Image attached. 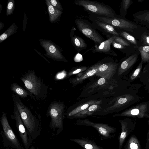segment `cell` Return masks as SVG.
Masks as SVG:
<instances>
[{"label": "cell", "mask_w": 149, "mask_h": 149, "mask_svg": "<svg viewBox=\"0 0 149 149\" xmlns=\"http://www.w3.org/2000/svg\"><path fill=\"white\" fill-rule=\"evenodd\" d=\"M100 20L113 26L117 30L124 31L129 33L138 40L143 32L147 29L120 15L115 17L101 16Z\"/></svg>", "instance_id": "1"}, {"label": "cell", "mask_w": 149, "mask_h": 149, "mask_svg": "<svg viewBox=\"0 0 149 149\" xmlns=\"http://www.w3.org/2000/svg\"><path fill=\"white\" fill-rule=\"evenodd\" d=\"M26 89L32 94L37 100H44L47 97L48 86L38 76L34 70H30L21 77Z\"/></svg>", "instance_id": "2"}, {"label": "cell", "mask_w": 149, "mask_h": 149, "mask_svg": "<svg viewBox=\"0 0 149 149\" xmlns=\"http://www.w3.org/2000/svg\"><path fill=\"white\" fill-rule=\"evenodd\" d=\"M74 3L83 7L92 14L110 17L118 16L113 10L107 5L96 1L88 0H77Z\"/></svg>", "instance_id": "3"}, {"label": "cell", "mask_w": 149, "mask_h": 149, "mask_svg": "<svg viewBox=\"0 0 149 149\" xmlns=\"http://www.w3.org/2000/svg\"><path fill=\"white\" fill-rule=\"evenodd\" d=\"M12 97L24 124L29 131L32 133L37 122L36 118L30 109L22 102L19 97L13 94L12 95Z\"/></svg>", "instance_id": "4"}, {"label": "cell", "mask_w": 149, "mask_h": 149, "mask_svg": "<svg viewBox=\"0 0 149 149\" xmlns=\"http://www.w3.org/2000/svg\"><path fill=\"white\" fill-rule=\"evenodd\" d=\"M65 105L63 102L54 101L50 104L47 111V115L51 118V123L53 127H63Z\"/></svg>", "instance_id": "5"}, {"label": "cell", "mask_w": 149, "mask_h": 149, "mask_svg": "<svg viewBox=\"0 0 149 149\" xmlns=\"http://www.w3.org/2000/svg\"><path fill=\"white\" fill-rule=\"evenodd\" d=\"M75 22L80 31L96 44L100 45L104 40L103 37L95 30L91 23L79 18L76 19Z\"/></svg>", "instance_id": "6"}, {"label": "cell", "mask_w": 149, "mask_h": 149, "mask_svg": "<svg viewBox=\"0 0 149 149\" xmlns=\"http://www.w3.org/2000/svg\"><path fill=\"white\" fill-rule=\"evenodd\" d=\"M41 46L46 51L45 55L55 61L67 62L61 53V49L56 45L48 40L39 39Z\"/></svg>", "instance_id": "7"}, {"label": "cell", "mask_w": 149, "mask_h": 149, "mask_svg": "<svg viewBox=\"0 0 149 149\" xmlns=\"http://www.w3.org/2000/svg\"><path fill=\"white\" fill-rule=\"evenodd\" d=\"M114 116L137 117H149V103L143 102L132 107Z\"/></svg>", "instance_id": "8"}, {"label": "cell", "mask_w": 149, "mask_h": 149, "mask_svg": "<svg viewBox=\"0 0 149 149\" xmlns=\"http://www.w3.org/2000/svg\"><path fill=\"white\" fill-rule=\"evenodd\" d=\"M76 124L79 125L87 126L95 128L99 133L106 138H110L111 134L116 131V129L106 124L93 123L88 119L79 120L76 121Z\"/></svg>", "instance_id": "9"}, {"label": "cell", "mask_w": 149, "mask_h": 149, "mask_svg": "<svg viewBox=\"0 0 149 149\" xmlns=\"http://www.w3.org/2000/svg\"><path fill=\"white\" fill-rule=\"evenodd\" d=\"M89 18L93 27L100 31L108 39L113 36H119L118 32L113 26L97 19L91 14Z\"/></svg>", "instance_id": "10"}, {"label": "cell", "mask_w": 149, "mask_h": 149, "mask_svg": "<svg viewBox=\"0 0 149 149\" xmlns=\"http://www.w3.org/2000/svg\"><path fill=\"white\" fill-rule=\"evenodd\" d=\"M118 66V64L113 63H101L95 74L102 78L110 79L115 73Z\"/></svg>", "instance_id": "11"}, {"label": "cell", "mask_w": 149, "mask_h": 149, "mask_svg": "<svg viewBox=\"0 0 149 149\" xmlns=\"http://www.w3.org/2000/svg\"><path fill=\"white\" fill-rule=\"evenodd\" d=\"M140 54L138 49L133 53L126 55L118 68V75H120L132 68L137 61Z\"/></svg>", "instance_id": "12"}, {"label": "cell", "mask_w": 149, "mask_h": 149, "mask_svg": "<svg viewBox=\"0 0 149 149\" xmlns=\"http://www.w3.org/2000/svg\"><path fill=\"white\" fill-rule=\"evenodd\" d=\"M11 116L15 120L17 126L24 143L25 146H27L28 144V139L26 131L18 109L14 104L13 113L11 115Z\"/></svg>", "instance_id": "13"}, {"label": "cell", "mask_w": 149, "mask_h": 149, "mask_svg": "<svg viewBox=\"0 0 149 149\" xmlns=\"http://www.w3.org/2000/svg\"><path fill=\"white\" fill-rule=\"evenodd\" d=\"M0 120L3 129L7 138L13 144L19 147L18 141L9 125L5 113L3 112Z\"/></svg>", "instance_id": "14"}, {"label": "cell", "mask_w": 149, "mask_h": 149, "mask_svg": "<svg viewBox=\"0 0 149 149\" xmlns=\"http://www.w3.org/2000/svg\"><path fill=\"white\" fill-rule=\"evenodd\" d=\"M114 36H113L104 40L98 46L90 49L93 52H100L106 54L117 56V54L111 49V45L114 40Z\"/></svg>", "instance_id": "15"}, {"label": "cell", "mask_w": 149, "mask_h": 149, "mask_svg": "<svg viewBox=\"0 0 149 149\" xmlns=\"http://www.w3.org/2000/svg\"><path fill=\"white\" fill-rule=\"evenodd\" d=\"M101 63H97L91 66L83 72L79 73L76 77L70 79V82L74 84H77L83 82L86 78L95 74Z\"/></svg>", "instance_id": "16"}, {"label": "cell", "mask_w": 149, "mask_h": 149, "mask_svg": "<svg viewBox=\"0 0 149 149\" xmlns=\"http://www.w3.org/2000/svg\"><path fill=\"white\" fill-rule=\"evenodd\" d=\"M133 16L134 22L149 30V10L138 11Z\"/></svg>", "instance_id": "17"}, {"label": "cell", "mask_w": 149, "mask_h": 149, "mask_svg": "<svg viewBox=\"0 0 149 149\" xmlns=\"http://www.w3.org/2000/svg\"><path fill=\"white\" fill-rule=\"evenodd\" d=\"M11 91L14 94L22 98L29 97L31 99L35 100V96L27 90H26L16 83H13L10 85Z\"/></svg>", "instance_id": "18"}, {"label": "cell", "mask_w": 149, "mask_h": 149, "mask_svg": "<svg viewBox=\"0 0 149 149\" xmlns=\"http://www.w3.org/2000/svg\"><path fill=\"white\" fill-rule=\"evenodd\" d=\"M45 1L47 7L50 21L51 23L56 22L59 19L63 13V11L53 7L50 3L49 0H46Z\"/></svg>", "instance_id": "19"}, {"label": "cell", "mask_w": 149, "mask_h": 149, "mask_svg": "<svg viewBox=\"0 0 149 149\" xmlns=\"http://www.w3.org/2000/svg\"><path fill=\"white\" fill-rule=\"evenodd\" d=\"M70 140L76 143L84 149H103L94 142L86 139H72Z\"/></svg>", "instance_id": "20"}, {"label": "cell", "mask_w": 149, "mask_h": 149, "mask_svg": "<svg viewBox=\"0 0 149 149\" xmlns=\"http://www.w3.org/2000/svg\"><path fill=\"white\" fill-rule=\"evenodd\" d=\"M101 100L98 101L93 104L85 110L73 116L74 118H81L92 115L95 112L99 109L100 107Z\"/></svg>", "instance_id": "21"}, {"label": "cell", "mask_w": 149, "mask_h": 149, "mask_svg": "<svg viewBox=\"0 0 149 149\" xmlns=\"http://www.w3.org/2000/svg\"><path fill=\"white\" fill-rule=\"evenodd\" d=\"M71 41L74 47L79 52L85 49L87 45L85 41L81 37L76 35H73L70 32Z\"/></svg>", "instance_id": "22"}, {"label": "cell", "mask_w": 149, "mask_h": 149, "mask_svg": "<svg viewBox=\"0 0 149 149\" xmlns=\"http://www.w3.org/2000/svg\"><path fill=\"white\" fill-rule=\"evenodd\" d=\"M120 36L136 47L141 46L139 41L129 33L124 31L117 30Z\"/></svg>", "instance_id": "23"}, {"label": "cell", "mask_w": 149, "mask_h": 149, "mask_svg": "<svg viewBox=\"0 0 149 149\" xmlns=\"http://www.w3.org/2000/svg\"><path fill=\"white\" fill-rule=\"evenodd\" d=\"M98 101L95 100H91L88 102L82 104L76 107L74 109L68 113V116H72L75 115L83 111L88 108L91 105L95 103Z\"/></svg>", "instance_id": "24"}, {"label": "cell", "mask_w": 149, "mask_h": 149, "mask_svg": "<svg viewBox=\"0 0 149 149\" xmlns=\"http://www.w3.org/2000/svg\"><path fill=\"white\" fill-rule=\"evenodd\" d=\"M111 45L114 47L119 49L126 55L133 53L138 50L135 47H129L122 45L114 40L113 41Z\"/></svg>", "instance_id": "25"}, {"label": "cell", "mask_w": 149, "mask_h": 149, "mask_svg": "<svg viewBox=\"0 0 149 149\" xmlns=\"http://www.w3.org/2000/svg\"><path fill=\"white\" fill-rule=\"evenodd\" d=\"M139 51L142 61L143 63L149 62V46H140L136 47Z\"/></svg>", "instance_id": "26"}, {"label": "cell", "mask_w": 149, "mask_h": 149, "mask_svg": "<svg viewBox=\"0 0 149 149\" xmlns=\"http://www.w3.org/2000/svg\"><path fill=\"white\" fill-rule=\"evenodd\" d=\"M17 27L15 23L13 24L5 31L0 36V42H2L10 36L16 32Z\"/></svg>", "instance_id": "27"}, {"label": "cell", "mask_w": 149, "mask_h": 149, "mask_svg": "<svg viewBox=\"0 0 149 149\" xmlns=\"http://www.w3.org/2000/svg\"><path fill=\"white\" fill-rule=\"evenodd\" d=\"M120 122L122 127V132L119 139V149H121L123 143L127 135V123L126 121L123 120H120Z\"/></svg>", "instance_id": "28"}, {"label": "cell", "mask_w": 149, "mask_h": 149, "mask_svg": "<svg viewBox=\"0 0 149 149\" xmlns=\"http://www.w3.org/2000/svg\"><path fill=\"white\" fill-rule=\"evenodd\" d=\"M133 3L132 0H123L120 8V15L123 17H125L127 11L129 7Z\"/></svg>", "instance_id": "29"}, {"label": "cell", "mask_w": 149, "mask_h": 149, "mask_svg": "<svg viewBox=\"0 0 149 149\" xmlns=\"http://www.w3.org/2000/svg\"><path fill=\"white\" fill-rule=\"evenodd\" d=\"M141 46H149V30H146L141 35L138 40Z\"/></svg>", "instance_id": "30"}, {"label": "cell", "mask_w": 149, "mask_h": 149, "mask_svg": "<svg viewBox=\"0 0 149 149\" xmlns=\"http://www.w3.org/2000/svg\"><path fill=\"white\" fill-rule=\"evenodd\" d=\"M114 41L126 47H135H135L132 45L122 37L120 36H114Z\"/></svg>", "instance_id": "31"}, {"label": "cell", "mask_w": 149, "mask_h": 149, "mask_svg": "<svg viewBox=\"0 0 149 149\" xmlns=\"http://www.w3.org/2000/svg\"><path fill=\"white\" fill-rule=\"evenodd\" d=\"M15 6L14 0H8L7 2L6 9L7 16L12 15L14 10Z\"/></svg>", "instance_id": "32"}, {"label": "cell", "mask_w": 149, "mask_h": 149, "mask_svg": "<svg viewBox=\"0 0 149 149\" xmlns=\"http://www.w3.org/2000/svg\"><path fill=\"white\" fill-rule=\"evenodd\" d=\"M143 62L141 61L140 63L131 76L130 79L131 80H133L138 75L142 69L143 65Z\"/></svg>", "instance_id": "33"}, {"label": "cell", "mask_w": 149, "mask_h": 149, "mask_svg": "<svg viewBox=\"0 0 149 149\" xmlns=\"http://www.w3.org/2000/svg\"><path fill=\"white\" fill-rule=\"evenodd\" d=\"M87 67L85 66L78 67L74 69V70L70 71L68 73V76H70L74 74L79 73L80 72H82L84 71L87 69Z\"/></svg>", "instance_id": "34"}, {"label": "cell", "mask_w": 149, "mask_h": 149, "mask_svg": "<svg viewBox=\"0 0 149 149\" xmlns=\"http://www.w3.org/2000/svg\"><path fill=\"white\" fill-rule=\"evenodd\" d=\"M52 6L56 9L63 11V10L62 6L58 0H49Z\"/></svg>", "instance_id": "35"}, {"label": "cell", "mask_w": 149, "mask_h": 149, "mask_svg": "<svg viewBox=\"0 0 149 149\" xmlns=\"http://www.w3.org/2000/svg\"><path fill=\"white\" fill-rule=\"evenodd\" d=\"M74 59L75 62H80L83 60L82 56L79 53H77L74 57Z\"/></svg>", "instance_id": "36"}, {"label": "cell", "mask_w": 149, "mask_h": 149, "mask_svg": "<svg viewBox=\"0 0 149 149\" xmlns=\"http://www.w3.org/2000/svg\"><path fill=\"white\" fill-rule=\"evenodd\" d=\"M130 146V149H138V148L137 144L134 142L131 143Z\"/></svg>", "instance_id": "37"}, {"label": "cell", "mask_w": 149, "mask_h": 149, "mask_svg": "<svg viewBox=\"0 0 149 149\" xmlns=\"http://www.w3.org/2000/svg\"><path fill=\"white\" fill-rule=\"evenodd\" d=\"M106 81L105 79L103 78H100L97 81V84L100 85H101L104 84Z\"/></svg>", "instance_id": "38"}]
</instances>
